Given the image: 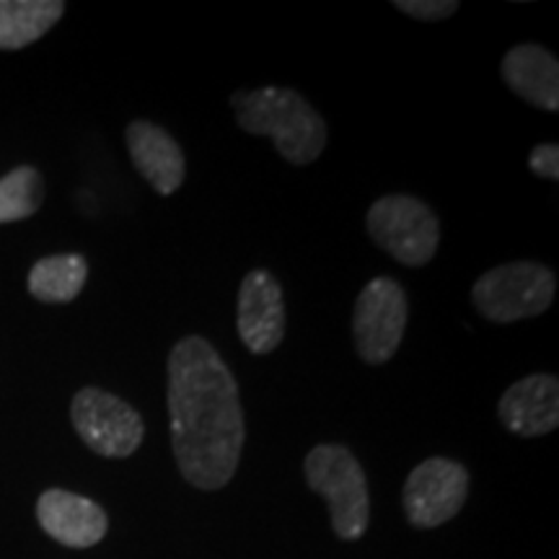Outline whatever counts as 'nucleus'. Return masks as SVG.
I'll return each mask as SVG.
<instances>
[{
  "label": "nucleus",
  "instance_id": "1",
  "mask_svg": "<svg viewBox=\"0 0 559 559\" xmlns=\"http://www.w3.org/2000/svg\"><path fill=\"white\" fill-rule=\"evenodd\" d=\"M171 449L181 477L198 489L234 479L243 438L239 383L205 337H185L169 353Z\"/></svg>",
  "mask_w": 559,
  "mask_h": 559
},
{
  "label": "nucleus",
  "instance_id": "2",
  "mask_svg": "<svg viewBox=\"0 0 559 559\" xmlns=\"http://www.w3.org/2000/svg\"><path fill=\"white\" fill-rule=\"evenodd\" d=\"M230 104L239 128L249 135L270 138L288 164H313L324 151L326 124L298 91L275 86L236 91Z\"/></svg>",
  "mask_w": 559,
  "mask_h": 559
},
{
  "label": "nucleus",
  "instance_id": "3",
  "mask_svg": "<svg viewBox=\"0 0 559 559\" xmlns=\"http://www.w3.org/2000/svg\"><path fill=\"white\" fill-rule=\"evenodd\" d=\"M304 472L313 492L330 502L334 534L342 542L360 539L368 528L370 500L366 474L353 451L337 443L317 445L306 456Z\"/></svg>",
  "mask_w": 559,
  "mask_h": 559
},
{
  "label": "nucleus",
  "instance_id": "4",
  "mask_svg": "<svg viewBox=\"0 0 559 559\" xmlns=\"http://www.w3.org/2000/svg\"><path fill=\"white\" fill-rule=\"evenodd\" d=\"M557 290L555 272L539 262H508L481 275L472 288L477 311L495 324L539 317Z\"/></svg>",
  "mask_w": 559,
  "mask_h": 559
},
{
  "label": "nucleus",
  "instance_id": "5",
  "mask_svg": "<svg viewBox=\"0 0 559 559\" xmlns=\"http://www.w3.org/2000/svg\"><path fill=\"white\" fill-rule=\"evenodd\" d=\"M368 234L386 254L407 267H425L440 243L436 210L412 194H386L376 200L366 218Z\"/></svg>",
  "mask_w": 559,
  "mask_h": 559
},
{
  "label": "nucleus",
  "instance_id": "6",
  "mask_svg": "<svg viewBox=\"0 0 559 559\" xmlns=\"http://www.w3.org/2000/svg\"><path fill=\"white\" fill-rule=\"evenodd\" d=\"M70 419L83 443L107 459H128L145 438V423L120 396L86 386L73 396Z\"/></svg>",
  "mask_w": 559,
  "mask_h": 559
},
{
  "label": "nucleus",
  "instance_id": "7",
  "mask_svg": "<svg viewBox=\"0 0 559 559\" xmlns=\"http://www.w3.org/2000/svg\"><path fill=\"white\" fill-rule=\"evenodd\" d=\"M407 296L396 280L376 277L360 290L353 313L358 355L370 366H383L396 355L407 330Z\"/></svg>",
  "mask_w": 559,
  "mask_h": 559
},
{
  "label": "nucleus",
  "instance_id": "8",
  "mask_svg": "<svg viewBox=\"0 0 559 559\" xmlns=\"http://www.w3.org/2000/svg\"><path fill=\"white\" fill-rule=\"evenodd\" d=\"M469 472L451 459H428L415 466L404 485V513L412 526L436 528L464 508Z\"/></svg>",
  "mask_w": 559,
  "mask_h": 559
},
{
  "label": "nucleus",
  "instance_id": "9",
  "mask_svg": "<svg viewBox=\"0 0 559 559\" xmlns=\"http://www.w3.org/2000/svg\"><path fill=\"white\" fill-rule=\"evenodd\" d=\"M236 330L249 353L270 355L285 337L283 288L267 270H251L241 280Z\"/></svg>",
  "mask_w": 559,
  "mask_h": 559
},
{
  "label": "nucleus",
  "instance_id": "10",
  "mask_svg": "<svg viewBox=\"0 0 559 559\" xmlns=\"http://www.w3.org/2000/svg\"><path fill=\"white\" fill-rule=\"evenodd\" d=\"M39 526L70 549H88L107 536L109 521L102 506L68 489H47L37 502Z\"/></svg>",
  "mask_w": 559,
  "mask_h": 559
},
{
  "label": "nucleus",
  "instance_id": "11",
  "mask_svg": "<svg viewBox=\"0 0 559 559\" xmlns=\"http://www.w3.org/2000/svg\"><path fill=\"white\" fill-rule=\"evenodd\" d=\"M498 415L510 432L521 438H539L557 430L559 381L551 373H534L515 381L500 396Z\"/></svg>",
  "mask_w": 559,
  "mask_h": 559
},
{
  "label": "nucleus",
  "instance_id": "12",
  "mask_svg": "<svg viewBox=\"0 0 559 559\" xmlns=\"http://www.w3.org/2000/svg\"><path fill=\"white\" fill-rule=\"evenodd\" d=\"M130 160L135 171L164 198H169L181 187L187 174V160L179 143L160 124L135 120L124 132Z\"/></svg>",
  "mask_w": 559,
  "mask_h": 559
},
{
  "label": "nucleus",
  "instance_id": "13",
  "mask_svg": "<svg viewBox=\"0 0 559 559\" xmlns=\"http://www.w3.org/2000/svg\"><path fill=\"white\" fill-rule=\"evenodd\" d=\"M502 81L521 96L544 111L559 109V62L549 50L539 45H519L502 58Z\"/></svg>",
  "mask_w": 559,
  "mask_h": 559
},
{
  "label": "nucleus",
  "instance_id": "14",
  "mask_svg": "<svg viewBox=\"0 0 559 559\" xmlns=\"http://www.w3.org/2000/svg\"><path fill=\"white\" fill-rule=\"evenodd\" d=\"M62 13V0H0V50L29 47L58 24Z\"/></svg>",
  "mask_w": 559,
  "mask_h": 559
},
{
  "label": "nucleus",
  "instance_id": "15",
  "mask_svg": "<svg viewBox=\"0 0 559 559\" xmlns=\"http://www.w3.org/2000/svg\"><path fill=\"white\" fill-rule=\"evenodd\" d=\"M88 277V264L81 254L45 257L29 272V293L41 304H70L79 298Z\"/></svg>",
  "mask_w": 559,
  "mask_h": 559
},
{
  "label": "nucleus",
  "instance_id": "16",
  "mask_svg": "<svg viewBox=\"0 0 559 559\" xmlns=\"http://www.w3.org/2000/svg\"><path fill=\"white\" fill-rule=\"evenodd\" d=\"M45 202V179L34 166H19L0 179V223L32 218Z\"/></svg>",
  "mask_w": 559,
  "mask_h": 559
},
{
  "label": "nucleus",
  "instance_id": "17",
  "mask_svg": "<svg viewBox=\"0 0 559 559\" xmlns=\"http://www.w3.org/2000/svg\"><path fill=\"white\" fill-rule=\"evenodd\" d=\"M394 9L419 21H443L459 11V3L456 0H396Z\"/></svg>",
  "mask_w": 559,
  "mask_h": 559
},
{
  "label": "nucleus",
  "instance_id": "18",
  "mask_svg": "<svg viewBox=\"0 0 559 559\" xmlns=\"http://www.w3.org/2000/svg\"><path fill=\"white\" fill-rule=\"evenodd\" d=\"M528 169L542 179H559V148L557 143H542L531 151Z\"/></svg>",
  "mask_w": 559,
  "mask_h": 559
}]
</instances>
